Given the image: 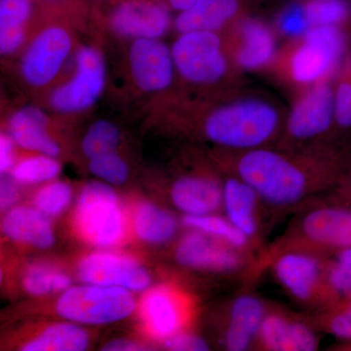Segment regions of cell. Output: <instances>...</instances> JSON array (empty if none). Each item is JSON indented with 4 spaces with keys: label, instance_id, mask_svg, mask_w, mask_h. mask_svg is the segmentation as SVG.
<instances>
[{
    "label": "cell",
    "instance_id": "6da1fadb",
    "mask_svg": "<svg viewBox=\"0 0 351 351\" xmlns=\"http://www.w3.org/2000/svg\"><path fill=\"white\" fill-rule=\"evenodd\" d=\"M234 170L263 202L277 208L295 206L343 179L327 154H288L263 147L239 152Z\"/></svg>",
    "mask_w": 351,
    "mask_h": 351
},
{
    "label": "cell",
    "instance_id": "7a4b0ae2",
    "mask_svg": "<svg viewBox=\"0 0 351 351\" xmlns=\"http://www.w3.org/2000/svg\"><path fill=\"white\" fill-rule=\"evenodd\" d=\"M279 125L280 115L274 106L260 99H244L208 113L203 133L215 145L244 152L267 145Z\"/></svg>",
    "mask_w": 351,
    "mask_h": 351
},
{
    "label": "cell",
    "instance_id": "3957f363",
    "mask_svg": "<svg viewBox=\"0 0 351 351\" xmlns=\"http://www.w3.org/2000/svg\"><path fill=\"white\" fill-rule=\"evenodd\" d=\"M78 237L97 249H113L125 242L129 218L112 186L90 182L83 186L73 212Z\"/></svg>",
    "mask_w": 351,
    "mask_h": 351
},
{
    "label": "cell",
    "instance_id": "277c9868",
    "mask_svg": "<svg viewBox=\"0 0 351 351\" xmlns=\"http://www.w3.org/2000/svg\"><path fill=\"white\" fill-rule=\"evenodd\" d=\"M136 309L130 291L83 283L71 286L60 295L58 314L80 325H108L126 319Z\"/></svg>",
    "mask_w": 351,
    "mask_h": 351
},
{
    "label": "cell",
    "instance_id": "5b68a950",
    "mask_svg": "<svg viewBox=\"0 0 351 351\" xmlns=\"http://www.w3.org/2000/svg\"><path fill=\"white\" fill-rule=\"evenodd\" d=\"M75 34L63 23H51L38 29L25 44L19 64L20 76L27 87L52 86L75 50Z\"/></svg>",
    "mask_w": 351,
    "mask_h": 351
},
{
    "label": "cell",
    "instance_id": "8992f818",
    "mask_svg": "<svg viewBox=\"0 0 351 351\" xmlns=\"http://www.w3.org/2000/svg\"><path fill=\"white\" fill-rule=\"evenodd\" d=\"M107 83L103 53L95 45H82L75 54L73 75L51 90L47 104L59 114H76L93 107Z\"/></svg>",
    "mask_w": 351,
    "mask_h": 351
},
{
    "label": "cell",
    "instance_id": "52a82bcc",
    "mask_svg": "<svg viewBox=\"0 0 351 351\" xmlns=\"http://www.w3.org/2000/svg\"><path fill=\"white\" fill-rule=\"evenodd\" d=\"M171 51L176 73L191 84L210 86L221 82L228 73L223 40L216 32L180 34Z\"/></svg>",
    "mask_w": 351,
    "mask_h": 351
},
{
    "label": "cell",
    "instance_id": "ba28073f",
    "mask_svg": "<svg viewBox=\"0 0 351 351\" xmlns=\"http://www.w3.org/2000/svg\"><path fill=\"white\" fill-rule=\"evenodd\" d=\"M345 49V38L335 25L313 27L289 61V71L300 84H317L339 63Z\"/></svg>",
    "mask_w": 351,
    "mask_h": 351
},
{
    "label": "cell",
    "instance_id": "9c48e42d",
    "mask_svg": "<svg viewBox=\"0 0 351 351\" xmlns=\"http://www.w3.org/2000/svg\"><path fill=\"white\" fill-rule=\"evenodd\" d=\"M76 272L82 283L130 292L147 290L152 282L149 271L137 260L113 249H99L88 254L78 263Z\"/></svg>",
    "mask_w": 351,
    "mask_h": 351
},
{
    "label": "cell",
    "instance_id": "30bf717a",
    "mask_svg": "<svg viewBox=\"0 0 351 351\" xmlns=\"http://www.w3.org/2000/svg\"><path fill=\"white\" fill-rule=\"evenodd\" d=\"M326 263L311 250L288 248L279 254L274 263V271L278 282L300 302H311L317 297L328 295L325 284Z\"/></svg>",
    "mask_w": 351,
    "mask_h": 351
},
{
    "label": "cell",
    "instance_id": "8fae6325",
    "mask_svg": "<svg viewBox=\"0 0 351 351\" xmlns=\"http://www.w3.org/2000/svg\"><path fill=\"white\" fill-rule=\"evenodd\" d=\"M127 60L132 82L145 93H160L174 82L172 51L159 39H134Z\"/></svg>",
    "mask_w": 351,
    "mask_h": 351
},
{
    "label": "cell",
    "instance_id": "7c38bea8",
    "mask_svg": "<svg viewBox=\"0 0 351 351\" xmlns=\"http://www.w3.org/2000/svg\"><path fill=\"white\" fill-rule=\"evenodd\" d=\"M300 241L319 251L334 252L351 247V206H320L302 216L297 228Z\"/></svg>",
    "mask_w": 351,
    "mask_h": 351
},
{
    "label": "cell",
    "instance_id": "4fadbf2b",
    "mask_svg": "<svg viewBox=\"0 0 351 351\" xmlns=\"http://www.w3.org/2000/svg\"><path fill=\"white\" fill-rule=\"evenodd\" d=\"M138 313L147 335L164 343L184 331L189 317V304L184 295L174 288L159 285L143 295Z\"/></svg>",
    "mask_w": 351,
    "mask_h": 351
},
{
    "label": "cell",
    "instance_id": "5bb4252c",
    "mask_svg": "<svg viewBox=\"0 0 351 351\" xmlns=\"http://www.w3.org/2000/svg\"><path fill=\"white\" fill-rule=\"evenodd\" d=\"M108 25L120 38L159 39L171 27L167 6L154 0H122L108 17Z\"/></svg>",
    "mask_w": 351,
    "mask_h": 351
},
{
    "label": "cell",
    "instance_id": "9a60e30c",
    "mask_svg": "<svg viewBox=\"0 0 351 351\" xmlns=\"http://www.w3.org/2000/svg\"><path fill=\"white\" fill-rule=\"evenodd\" d=\"M335 120V94L324 82L314 84L295 101L289 115L287 133L295 141H308L326 133Z\"/></svg>",
    "mask_w": 351,
    "mask_h": 351
},
{
    "label": "cell",
    "instance_id": "2e32d148",
    "mask_svg": "<svg viewBox=\"0 0 351 351\" xmlns=\"http://www.w3.org/2000/svg\"><path fill=\"white\" fill-rule=\"evenodd\" d=\"M240 252L209 235L191 230L178 243L175 258L189 269L230 272L241 267L243 258Z\"/></svg>",
    "mask_w": 351,
    "mask_h": 351
},
{
    "label": "cell",
    "instance_id": "e0dca14e",
    "mask_svg": "<svg viewBox=\"0 0 351 351\" xmlns=\"http://www.w3.org/2000/svg\"><path fill=\"white\" fill-rule=\"evenodd\" d=\"M7 133L25 151L53 157L61 152L51 134L49 117L38 107L27 106L12 112L7 121Z\"/></svg>",
    "mask_w": 351,
    "mask_h": 351
},
{
    "label": "cell",
    "instance_id": "ac0fdd59",
    "mask_svg": "<svg viewBox=\"0 0 351 351\" xmlns=\"http://www.w3.org/2000/svg\"><path fill=\"white\" fill-rule=\"evenodd\" d=\"M171 200L184 216L218 213L223 205V184L210 176H184L173 184Z\"/></svg>",
    "mask_w": 351,
    "mask_h": 351
},
{
    "label": "cell",
    "instance_id": "d6986e66",
    "mask_svg": "<svg viewBox=\"0 0 351 351\" xmlns=\"http://www.w3.org/2000/svg\"><path fill=\"white\" fill-rule=\"evenodd\" d=\"M1 230L7 239L38 249H47L55 242L51 219L32 205H16L7 210Z\"/></svg>",
    "mask_w": 351,
    "mask_h": 351
},
{
    "label": "cell",
    "instance_id": "ffe728a7",
    "mask_svg": "<svg viewBox=\"0 0 351 351\" xmlns=\"http://www.w3.org/2000/svg\"><path fill=\"white\" fill-rule=\"evenodd\" d=\"M258 341L265 350L271 351H313L319 343L308 325L280 313L267 314Z\"/></svg>",
    "mask_w": 351,
    "mask_h": 351
},
{
    "label": "cell",
    "instance_id": "44dd1931",
    "mask_svg": "<svg viewBox=\"0 0 351 351\" xmlns=\"http://www.w3.org/2000/svg\"><path fill=\"white\" fill-rule=\"evenodd\" d=\"M263 202L256 189L241 178H230L223 184V208L225 216L247 239H253L258 232V207Z\"/></svg>",
    "mask_w": 351,
    "mask_h": 351
},
{
    "label": "cell",
    "instance_id": "7402d4cb",
    "mask_svg": "<svg viewBox=\"0 0 351 351\" xmlns=\"http://www.w3.org/2000/svg\"><path fill=\"white\" fill-rule=\"evenodd\" d=\"M265 304L258 298L243 295L233 301L230 309V319L225 334L226 350H248L258 332L265 316Z\"/></svg>",
    "mask_w": 351,
    "mask_h": 351
},
{
    "label": "cell",
    "instance_id": "603a6c76",
    "mask_svg": "<svg viewBox=\"0 0 351 351\" xmlns=\"http://www.w3.org/2000/svg\"><path fill=\"white\" fill-rule=\"evenodd\" d=\"M239 43L234 60L240 68L254 71L269 64L276 51V38L269 27L256 20L244 21L239 25Z\"/></svg>",
    "mask_w": 351,
    "mask_h": 351
},
{
    "label": "cell",
    "instance_id": "cb8c5ba5",
    "mask_svg": "<svg viewBox=\"0 0 351 351\" xmlns=\"http://www.w3.org/2000/svg\"><path fill=\"white\" fill-rule=\"evenodd\" d=\"M239 0H197L175 21L180 34L189 32H216L239 12Z\"/></svg>",
    "mask_w": 351,
    "mask_h": 351
},
{
    "label": "cell",
    "instance_id": "d4e9b609",
    "mask_svg": "<svg viewBox=\"0 0 351 351\" xmlns=\"http://www.w3.org/2000/svg\"><path fill=\"white\" fill-rule=\"evenodd\" d=\"M32 0H0V54L14 56L29 41Z\"/></svg>",
    "mask_w": 351,
    "mask_h": 351
},
{
    "label": "cell",
    "instance_id": "484cf974",
    "mask_svg": "<svg viewBox=\"0 0 351 351\" xmlns=\"http://www.w3.org/2000/svg\"><path fill=\"white\" fill-rule=\"evenodd\" d=\"M131 228L136 237L145 243L163 244L178 232L174 215L152 203H138L132 212Z\"/></svg>",
    "mask_w": 351,
    "mask_h": 351
},
{
    "label": "cell",
    "instance_id": "4316f807",
    "mask_svg": "<svg viewBox=\"0 0 351 351\" xmlns=\"http://www.w3.org/2000/svg\"><path fill=\"white\" fill-rule=\"evenodd\" d=\"M90 343V337L84 328L66 320L55 323L23 346L24 351H82Z\"/></svg>",
    "mask_w": 351,
    "mask_h": 351
},
{
    "label": "cell",
    "instance_id": "83f0119b",
    "mask_svg": "<svg viewBox=\"0 0 351 351\" xmlns=\"http://www.w3.org/2000/svg\"><path fill=\"white\" fill-rule=\"evenodd\" d=\"M23 287L29 295H47L63 293L71 286V278L66 272L47 263H36L25 270Z\"/></svg>",
    "mask_w": 351,
    "mask_h": 351
},
{
    "label": "cell",
    "instance_id": "f1b7e54d",
    "mask_svg": "<svg viewBox=\"0 0 351 351\" xmlns=\"http://www.w3.org/2000/svg\"><path fill=\"white\" fill-rule=\"evenodd\" d=\"M182 223L189 230L204 233L237 250L242 251L250 244V240L237 230L226 216H219L217 213L184 216Z\"/></svg>",
    "mask_w": 351,
    "mask_h": 351
},
{
    "label": "cell",
    "instance_id": "f546056e",
    "mask_svg": "<svg viewBox=\"0 0 351 351\" xmlns=\"http://www.w3.org/2000/svg\"><path fill=\"white\" fill-rule=\"evenodd\" d=\"M61 170L57 157L34 154L17 160L9 174L20 186H36L56 180Z\"/></svg>",
    "mask_w": 351,
    "mask_h": 351
},
{
    "label": "cell",
    "instance_id": "4dcf8cb0",
    "mask_svg": "<svg viewBox=\"0 0 351 351\" xmlns=\"http://www.w3.org/2000/svg\"><path fill=\"white\" fill-rule=\"evenodd\" d=\"M334 258L326 263L325 284L330 304L351 297V247L334 252Z\"/></svg>",
    "mask_w": 351,
    "mask_h": 351
},
{
    "label": "cell",
    "instance_id": "1f68e13d",
    "mask_svg": "<svg viewBox=\"0 0 351 351\" xmlns=\"http://www.w3.org/2000/svg\"><path fill=\"white\" fill-rule=\"evenodd\" d=\"M121 143V132L113 122L99 119L87 129L82 138V149L88 159L117 152Z\"/></svg>",
    "mask_w": 351,
    "mask_h": 351
},
{
    "label": "cell",
    "instance_id": "d6a6232c",
    "mask_svg": "<svg viewBox=\"0 0 351 351\" xmlns=\"http://www.w3.org/2000/svg\"><path fill=\"white\" fill-rule=\"evenodd\" d=\"M73 189L64 181H53L41 184L32 197V205L49 218L63 214L73 201Z\"/></svg>",
    "mask_w": 351,
    "mask_h": 351
},
{
    "label": "cell",
    "instance_id": "836d02e7",
    "mask_svg": "<svg viewBox=\"0 0 351 351\" xmlns=\"http://www.w3.org/2000/svg\"><path fill=\"white\" fill-rule=\"evenodd\" d=\"M88 166L95 177L112 186L125 184L130 174L128 164L117 152H108L89 159Z\"/></svg>",
    "mask_w": 351,
    "mask_h": 351
},
{
    "label": "cell",
    "instance_id": "e575fe53",
    "mask_svg": "<svg viewBox=\"0 0 351 351\" xmlns=\"http://www.w3.org/2000/svg\"><path fill=\"white\" fill-rule=\"evenodd\" d=\"M304 8L311 27L339 24L350 12L348 4L343 0H313Z\"/></svg>",
    "mask_w": 351,
    "mask_h": 351
},
{
    "label": "cell",
    "instance_id": "d590c367",
    "mask_svg": "<svg viewBox=\"0 0 351 351\" xmlns=\"http://www.w3.org/2000/svg\"><path fill=\"white\" fill-rule=\"evenodd\" d=\"M328 332L339 341L351 343V297L343 298L330 304L325 316Z\"/></svg>",
    "mask_w": 351,
    "mask_h": 351
},
{
    "label": "cell",
    "instance_id": "8d00e7d4",
    "mask_svg": "<svg viewBox=\"0 0 351 351\" xmlns=\"http://www.w3.org/2000/svg\"><path fill=\"white\" fill-rule=\"evenodd\" d=\"M278 27L281 32L292 38L304 36L311 27L304 6L293 4L287 7L278 18Z\"/></svg>",
    "mask_w": 351,
    "mask_h": 351
},
{
    "label": "cell",
    "instance_id": "74e56055",
    "mask_svg": "<svg viewBox=\"0 0 351 351\" xmlns=\"http://www.w3.org/2000/svg\"><path fill=\"white\" fill-rule=\"evenodd\" d=\"M335 120L343 128L351 127V83L339 85L335 94Z\"/></svg>",
    "mask_w": 351,
    "mask_h": 351
},
{
    "label": "cell",
    "instance_id": "f35d334b",
    "mask_svg": "<svg viewBox=\"0 0 351 351\" xmlns=\"http://www.w3.org/2000/svg\"><path fill=\"white\" fill-rule=\"evenodd\" d=\"M167 350L174 351H206L209 350L207 341L195 335L180 332L164 341Z\"/></svg>",
    "mask_w": 351,
    "mask_h": 351
},
{
    "label": "cell",
    "instance_id": "ab89813d",
    "mask_svg": "<svg viewBox=\"0 0 351 351\" xmlns=\"http://www.w3.org/2000/svg\"><path fill=\"white\" fill-rule=\"evenodd\" d=\"M16 147L17 145L11 136L7 132H2L0 135V172L2 175L9 174L17 162Z\"/></svg>",
    "mask_w": 351,
    "mask_h": 351
},
{
    "label": "cell",
    "instance_id": "60d3db41",
    "mask_svg": "<svg viewBox=\"0 0 351 351\" xmlns=\"http://www.w3.org/2000/svg\"><path fill=\"white\" fill-rule=\"evenodd\" d=\"M20 184L12 179V177H2L0 184V207L7 211L17 205L20 199Z\"/></svg>",
    "mask_w": 351,
    "mask_h": 351
},
{
    "label": "cell",
    "instance_id": "b9f144b4",
    "mask_svg": "<svg viewBox=\"0 0 351 351\" xmlns=\"http://www.w3.org/2000/svg\"><path fill=\"white\" fill-rule=\"evenodd\" d=\"M106 351H138L145 350V348L137 341L131 339H113L104 346Z\"/></svg>",
    "mask_w": 351,
    "mask_h": 351
},
{
    "label": "cell",
    "instance_id": "7bdbcfd3",
    "mask_svg": "<svg viewBox=\"0 0 351 351\" xmlns=\"http://www.w3.org/2000/svg\"><path fill=\"white\" fill-rule=\"evenodd\" d=\"M338 204L348 205L351 206V176L346 179H341L339 182Z\"/></svg>",
    "mask_w": 351,
    "mask_h": 351
},
{
    "label": "cell",
    "instance_id": "ee69618b",
    "mask_svg": "<svg viewBox=\"0 0 351 351\" xmlns=\"http://www.w3.org/2000/svg\"><path fill=\"white\" fill-rule=\"evenodd\" d=\"M197 0H169L170 6L176 10L186 11L191 8Z\"/></svg>",
    "mask_w": 351,
    "mask_h": 351
},
{
    "label": "cell",
    "instance_id": "f6af8a7d",
    "mask_svg": "<svg viewBox=\"0 0 351 351\" xmlns=\"http://www.w3.org/2000/svg\"><path fill=\"white\" fill-rule=\"evenodd\" d=\"M346 348H348V350H351V343H346Z\"/></svg>",
    "mask_w": 351,
    "mask_h": 351
},
{
    "label": "cell",
    "instance_id": "bcb514c9",
    "mask_svg": "<svg viewBox=\"0 0 351 351\" xmlns=\"http://www.w3.org/2000/svg\"><path fill=\"white\" fill-rule=\"evenodd\" d=\"M168 1H169V0H168Z\"/></svg>",
    "mask_w": 351,
    "mask_h": 351
}]
</instances>
